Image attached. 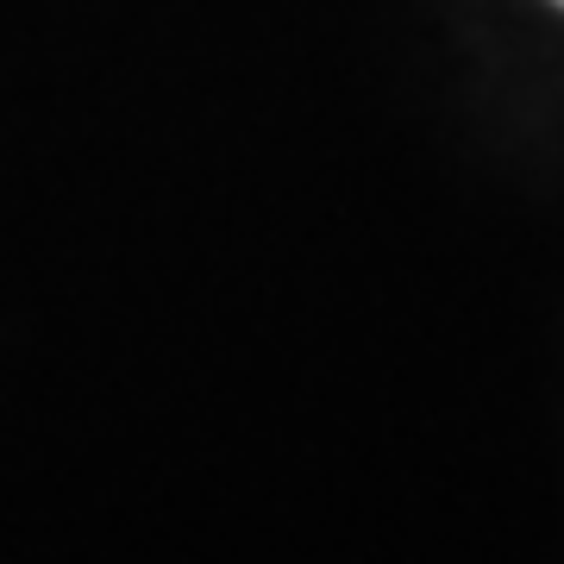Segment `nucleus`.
Masks as SVG:
<instances>
[{"label":"nucleus","instance_id":"obj_1","mask_svg":"<svg viewBox=\"0 0 564 564\" xmlns=\"http://www.w3.org/2000/svg\"><path fill=\"white\" fill-rule=\"evenodd\" d=\"M558 7H564V0H558Z\"/></svg>","mask_w":564,"mask_h":564}]
</instances>
